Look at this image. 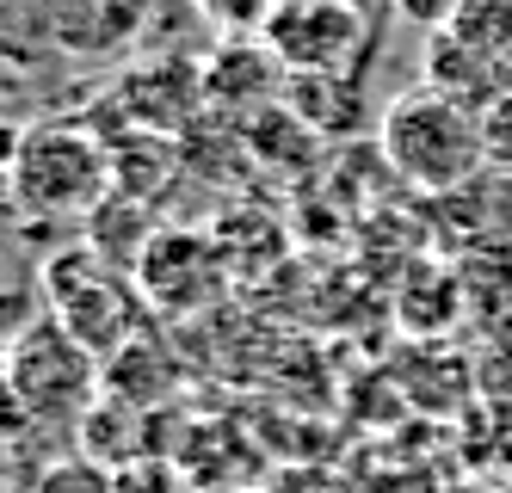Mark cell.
<instances>
[{
  "label": "cell",
  "mask_w": 512,
  "mask_h": 493,
  "mask_svg": "<svg viewBox=\"0 0 512 493\" xmlns=\"http://www.w3.org/2000/svg\"><path fill=\"white\" fill-rule=\"evenodd\" d=\"M44 290H50V315L93 358H112L136 339V296L118 272L99 265V247H62L56 259H44Z\"/></svg>",
  "instance_id": "cell-3"
},
{
  "label": "cell",
  "mask_w": 512,
  "mask_h": 493,
  "mask_svg": "<svg viewBox=\"0 0 512 493\" xmlns=\"http://www.w3.org/2000/svg\"><path fill=\"white\" fill-rule=\"evenodd\" d=\"M383 161L420 185V192H457V185H469L475 173H482L488 161V130L475 124V111L445 99L438 87H414L408 99H395L383 111Z\"/></svg>",
  "instance_id": "cell-1"
},
{
  "label": "cell",
  "mask_w": 512,
  "mask_h": 493,
  "mask_svg": "<svg viewBox=\"0 0 512 493\" xmlns=\"http://www.w3.org/2000/svg\"><path fill=\"white\" fill-rule=\"evenodd\" d=\"M136 278H142V296H149L155 309L186 315L198 302H210V290L223 284V265H216V247L198 241V235H161L142 253Z\"/></svg>",
  "instance_id": "cell-6"
},
{
  "label": "cell",
  "mask_w": 512,
  "mask_h": 493,
  "mask_svg": "<svg viewBox=\"0 0 512 493\" xmlns=\"http://www.w3.org/2000/svg\"><path fill=\"white\" fill-rule=\"evenodd\" d=\"M272 44L297 68L346 74V56L364 50V25L346 0H290V7L272 13Z\"/></svg>",
  "instance_id": "cell-5"
},
{
  "label": "cell",
  "mask_w": 512,
  "mask_h": 493,
  "mask_svg": "<svg viewBox=\"0 0 512 493\" xmlns=\"http://www.w3.org/2000/svg\"><path fill=\"white\" fill-rule=\"evenodd\" d=\"M500 81H506V68H500V62H488V56L463 50L451 31H445V37H432V56H426V87H438V93L457 99V105H482V93H494Z\"/></svg>",
  "instance_id": "cell-7"
},
{
  "label": "cell",
  "mask_w": 512,
  "mask_h": 493,
  "mask_svg": "<svg viewBox=\"0 0 512 493\" xmlns=\"http://www.w3.org/2000/svg\"><path fill=\"white\" fill-rule=\"evenodd\" d=\"M38 493H118V475L93 457H68L38 475Z\"/></svg>",
  "instance_id": "cell-9"
},
{
  "label": "cell",
  "mask_w": 512,
  "mask_h": 493,
  "mask_svg": "<svg viewBox=\"0 0 512 493\" xmlns=\"http://www.w3.org/2000/svg\"><path fill=\"white\" fill-rule=\"evenodd\" d=\"M13 395L25 413H38V420H81L99 395V358L81 346L75 333H68L56 315L31 321L13 333Z\"/></svg>",
  "instance_id": "cell-4"
},
{
  "label": "cell",
  "mask_w": 512,
  "mask_h": 493,
  "mask_svg": "<svg viewBox=\"0 0 512 493\" xmlns=\"http://www.w3.org/2000/svg\"><path fill=\"white\" fill-rule=\"evenodd\" d=\"M118 155L81 124H38L13 148V204L25 216H87L112 198Z\"/></svg>",
  "instance_id": "cell-2"
},
{
  "label": "cell",
  "mask_w": 512,
  "mask_h": 493,
  "mask_svg": "<svg viewBox=\"0 0 512 493\" xmlns=\"http://www.w3.org/2000/svg\"><path fill=\"white\" fill-rule=\"evenodd\" d=\"M445 31L457 37L463 50L512 68V0H451Z\"/></svg>",
  "instance_id": "cell-8"
}]
</instances>
